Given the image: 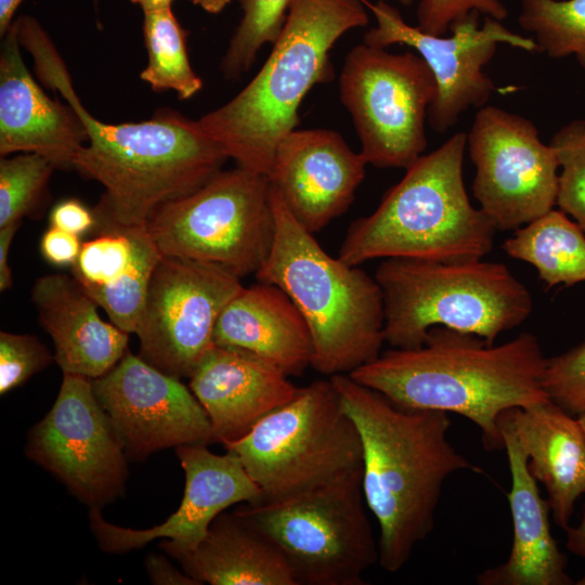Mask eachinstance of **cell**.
Returning <instances> with one entry per match:
<instances>
[{"label":"cell","instance_id":"cell-1","mask_svg":"<svg viewBox=\"0 0 585 585\" xmlns=\"http://www.w3.org/2000/svg\"><path fill=\"white\" fill-rule=\"evenodd\" d=\"M24 49L41 82L61 93L86 126L88 141L76 153L73 169L103 185L94 208L99 221L146 225L159 206L193 193L222 170L229 157L198 120L162 108L144 121L103 122L80 102L46 30L30 32Z\"/></svg>","mask_w":585,"mask_h":585},{"label":"cell","instance_id":"cell-2","mask_svg":"<svg viewBox=\"0 0 585 585\" xmlns=\"http://www.w3.org/2000/svg\"><path fill=\"white\" fill-rule=\"evenodd\" d=\"M329 378L362 442L363 493L379 526L378 563L395 573L433 531L447 478L481 469L448 441V413L400 407L348 374Z\"/></svg>","mask_w":585,"mask_h":585},{"label":"cell","instance_id":"cell-3","mask_svg":"<svg viewBox=\"0 0 585 585\" xmlns=\"http://www.w3.org/2000/svg\"><path fill=\"white\" fill-rule=\"evenodd\" d=\"M546 360L531 333L495 346L435 326L421 347L391 348L348 375L400 407L458 414L480 428L486 450H500L499 416L549 399L542 386Z\"/></svg>","mask_w":585,"mask_h":585},{"label":"cell","instance_id":"cell-4","mask_svg":"<svg viewBox=\"0 0 585 585\" xmlns=\"http://www.w3.org/2000/svg\"><path fill=\"white\" fill-rule=\"evenodd\" d=\"M367 23L360 0H290L282 34L260 70L199 125L237 166L269 178L280 141L299 123L304 96L333 78V46Z\"/></svg>","mask_w":585,"mask_h":585},{"label":"cell","instance_id":"cell-5","mask_svg":"<svg viewBox=\"0 0 585 585\" xmlns=\"http://www.w3.org/2000/svg\"><path fill=\"white\" fill-rule=\"evenodd\" d=\"M466 147L467 134L457 132L421 155L374 212L351 223L338 257L361 265L374 259L465 262L486 256L497 230L467 195Z\"/></svg>","mask_w":585,"mask_h":585},{"label":"cell","instance_id":"cell-6","mask_svg":"<svg viewBox=\"0 0 585 585\" xmlns=\"http://www.w3.org/2000/svg\"><path fill=\"white\" fill-rule=\"evenodd\" d=\"M271 200L274 240L255 276L280 287L302 314L313 342L311 366L330 377L373 362L385 343L384 297L375 276L328 255L272 185Z\"/></svg>","mask_w":585,"mask_h":585},{"label":"cell","instance_id":"cell-7","mask_svg":"<svg viewBox=\"0 0 585 585\" xmlns=\"http://www.w3.org/2000/svg\"><path fill=\"white\" fill-rule=\"evenodd\" d=\"M375 278L384 297L385 342L394 349L421 347L435 326L473 334L494 344L533 309L529 289L507 265L482 259L388 258L377 266Z\"/></svg>","mask_w":585,"mask_h":585},{"label":"cell","instance_id":"cell-8","mask_svg":"<svg viewBox=\"0 0 585 585\" xmlns=\"http://www.w3.org/2000/svg\"><path fill=\"white\" fill-rule=\"evenodd\" d=\"M362 468L299 494L233 511L283 552L297 585H364L378 563Z\"/></svg>","mask_w":585,"mask_h":585},{"label":"cell","instance_id":"cell-9","mask_svg":"<svg viewBox=\"0 0 585 585\" xmlns=\"http://www.w3.org/2000/svg\"><path fill=\"white\" fill-rule=\"evenodd\" d=\"M224 447L259 485L262 502L299 494L362 468L360 434L330 378L301 387L291 401Z\"/></svg>","mask_w":585,"mask_h":585},{"label":"cell","instance_id":"cell-10","mask_svg":"<svg viewBox=\"0 0 585 585\" xmlns=\"http://www.w3.org/2000/svg\"><path fill=\"white\" fill-rule=\"evenodd\" d=\"M162 256L219 265L239 278L266 261L275 235L271 182L237 166L162 204L146 224Z\"/></svg>","mask_w":585,"mask_h":585},{"label":"cell","instance_id":"cell-11","mask_svg":"<svg viewBox=\"0 0 585 585\" xmlns=\"http://www.w3.org/2000/svg\"><path fill=\"white\" fill-rule=\"evenodd\" d=\"M339 91L367 164L406 170L424 155L437 83L418 53L358 44L344 57Z\"/></svg>","mask_w":585,"mask_h":585},{"label":"cell","instance_id":"cell-12","mask_svg":"<svg viewBox=\"0 0 585 585\" xmlns=\"http://www.w3.org/2000/svg\"><path fill=\"white\" fill-rule=\"evenodd\" d=\"M472 193L496 230H518L554 209L559 159L535 125L496 106L478 109L467 134Z\"/></svg>","mask_w":585,"mask_h":585},{"label":"cell","instance_id":"cell-13","mask_svg":"<svg viewBox=\"0 0 585 585\" xmlns=\"http://www.w3.org/2000/svg\"><path fill=\"white\" fill-rule=\"evenodd\" d=\"M369 9L376 26L364 34L363 43L386 49L392 44L413 48L430 68L437 83V95L428 109L427 120L438 133L453 128L463 113L483 107L495 86L484 73L497 46L506 43L528 52L538 51L532 38L518 35L502 21L472 12L451 27V36L428 34L408 25L399 10L380 0H360Z\"/></svg>","mask_w":585,"mask_h":585},{"label":"cell","instance_id":"cell-14","mask_svg":"<svg viewBox=\"0 0 585 585\" xmlns=\"http://www.w3.org/2000/svg\"><path fill=\"white\" fill-rule=\"evenodd\" d=\"M243 288L238 276L219 265L162 256L135 334L139 356L165 374L190 378L213 344L221 313Z\"/></svg>","mask_w":585,"mask_h":585},{"label":"cell","instance_id":"cell-15","mask_svg":"<svg viewBox=\"0 0 585 585\" xmlns=\"http://www.w3.org/2000/svg\"><path fill=\"white\" fill-rule=\"evenodd\" d=\"M26 454L90 509L125 492L127 455L87 377L64 374L54 404L28 434Z\"/></svg>","mask_w":585,"mask_h":585},{"label":"cell","instance_id":"cell-16","mask_svg":"<svg viewBox=\"0 0 585 585\" xmlns=\"http://www.w3.org/2000/svg\"><path fill=\"white\" fill-rule=\"evenodd\" d=\"M127 457L185 444L211 443L210 420L190 388L129 350L107 374L92 379Z\"/></svg>","mask_w":585,"mask_h":585},{"label":"cell","instance_id":"cell-17","mask_svg":"<svg viewBox=\"0 0 585 585\" xmlns=\"http://www.w3.org/2000/svg\"><path fill=\"white\" fill-rule=\"evenodd\" d=\"M176 452L185 474L183 498L176 512L159 525L132 530L105 521L101 509L92 508L90 528L101 549L123 554L153 540L167 538L159 545L162 550H191L229 507L263 500L261 489L232 452L218 455L210 452L207 444L180 445Z\"/></svg>","mask_w":585,"mask_h":585},{"label":"cell","instance_id":"cell-18","mask_svg":"<svg viewBox=\"0 0 585 585\" xmlns=\"http://www.w3.org/2000/svg\"><path fill=\"white\" fill-rule=\"evenodd\" d=\"M366 165L338 132L295 129L280 141L269 180L295 219L314 234L346 212Z\"/></svg>","mask_w":585,"mask_h":585},{"label":"cell","instance_id":"cell-19","mask_svg":"<svg viewBox=\"0 0 585 585\" xmlns=\"http://www.w3.org/2000/svg\"><path fill=\"white\" fill-rule=\"evenodd\" d=\"M14 24L0 52V155L35 153L55 169H73L88 133L78 112L48 96L28 72Z\"/></svg>","mask_w":585,"mask_h":585},{"label":"cell","instance_id":"cell-20","mask_svg":"<svg viewBox=\"0 0 585 585\" xmlns=\"http://www.w3.org/2000/svg\"><path fill=\"white\" fill-rule=\"evenodd\" d=\"M274 365L246 352L212 344L190 376V389L211 425V443L245 437L299 391Z\"/></svg>","mask_w":585,"mask_h":585},{"label":"cell","instance_id":"cell-21","mask_svg":"<svg viewBox=\"0 0 585 585\" xmlns=\"http://www.w3.org/2000/svg\"><path fill=\"white\" fill-rule=\"evenodd\" d=\"M99 233L82 243L73 276L128 334H136L153 272L162 255L146 225L98 220Z\"/></svg>","mask_w":585,"mask_h":585},{"label":"cell","instance_id":"cell-22","mask_svg":"<svg viewBox=\"0 0 585 585\" xmlns=\"http://www.w3.org/2000/svg\"><path fill=\"white\" fill-rule=\"evenodd\" d=\"M31 300L64 374L96 379L127 352L130 334L101 318L99 304L74 276L55 273L39 277L31 288Z\"/></svg>","mask_w":585,"mask_h":585},{"label":"cell","instance_id":"cell-23","mask_svg":"<svg viewBox=\"0 0 585 585\" xmlns=\"http://www.w3.org/2000/svg\"><path fill=\"white\" fill-rule=\"evenodd\" d=\"M503 437L511 474L507 494L514 540L507 560L478 574L480 585H569L567 558L560 551L549 525L550 506L529 469V457L511 428L502 419Z\"/></svg>","mask_w":585,"mask_h":585},{"label":"cell","instance_id":"cell-24","mask_svg":"<svg viewBox=\"0 0 585 585\" xmlns=\"http://www.w3.org/2000/svg\"><path fill=\"white\" fill-rule=\"evenodd\" d=\"M213 343L257 356L287 376H300L313 358L309 326L280 287L260 282L244 287L225 307Z\"/></svg>","mask_w":585,"mask_h":585},{"label":"cell","instance_id":"cell-25","mask_svg":"<svg viewBox=\"0 0 585 585\" xmlns=\"http://www.w3.org/2000/svg\"><path fill=\"white\" fill-rule=\"evenodd\" d=\"M499 419L528 454L529 469L546 489L554 520L566 530L585 493V433L577 417L548 399L509 408Z\"/></svg>","mask_w":585,"mask_h":585},{"label":"cell","instance_id":"cell-26","mask_svg":"<svg viewBox=\"0 0 585 585\" xmlns=\"http://www.w3.org/2000/svg\"><path fill=\"white\" fill-rule=\"evenodd\" d=\"M199 585H297L280 548L234 512H222L191 550H166Z\"/></svg>","mask_w":585,"mask_h":585},{"label":"cell","instance_id":"cell-27","mask_svg":"<svg viewBox=\"0 0 585 585\" xmlns=\"http://www.w3.org/2000/svg\"><path fill=\"white\" fill-rule=\"evenodd\" d=\"M503 249L533 265L548 287L585 282V233L561 210L551 209L516 230Z\"/></svg>","mask_w":585,"mask_h":585},{"label":"cell","instance_id":"cell-28","mask_svg":"<svg viewBox=\"0 0 585 585\" xmlns=\"http://www.w3.org/2000/svg\"><path fill=\"white\" fill-rule=\"evenodd\" d=\"M142 30L148 61L141 79L155 92H176L181 101L194 96L203 81L191 66L186 32L171 8L144 12Z\"/></svg>","mask_w":585,"mask_h":585},{"label":"cell","instance_id":"cell-29","mask_svg":"<svg viewBox=\"0 0 585 585\" xmlns=\"http://www.w3.org/2000/svg\"><path fill=\"white\" fill-rule=\"evenodd\" d=\"M518 23L540 52L573 55L585 69V0H522Z\"/></svg>","mask_w":585,"mask_h":585},{"label":"cell","instance_id":"cell-30","mask_svg":"<svg viewBox=\"0 0 585 585\" xmlns=\"http://www.w3.org/2000/svg\"><path fill=\"white\" fill-rule=\"evenodd\" d=\"M243 17L223 55L220 69L231 80L239 79L253 65L265 43L273 44L285 26L290 0H239Z\"/></svg>","mask_w":585,"mask_h":585},{"label":"cell","instance_id":"cell-31","mask_svg":"<svg viewBox=\"0 0 585 585\" xmlns=\"http://www.w3.org/2000/svg\"><path fill=\"white\" fill-rule=\"evenodd\" d=\"M54 165L35 153L0 160V229L21 222L47 192Z\"/></svg>","mask_w":585,"mask_h":585},{"label":"cell","instance_id":"cell-32","mask_svg":"<svg viewBox=\"0 0 585 585\" xmlns=\"http://www.w3.org/2000/svg\"><path fill=\"white\" fill-rule=\"evenodd\" d=\"M549 144L555 147L561 168L556 204L585 233V120L575 119L563 126Z\"/></svg>","mask_w":585,"mask_h":585},{"label":"cell","instance_id":"cell-33","mask_svg":"<svg viewBox=\"0 0 585 585\" xmlns=\"http://www.w3.org/2000/svg\"><path fill=\"white\" fill-rule=\"evenodd\" d=\"M542 386L549 400L566 412H584L585 343L547 359Z\"/></svg>","mask_w":585,"mask_h":585},{"label":"cell","instance_id":"cell-34","mask_svg":"<svg viewBox=\"0 0 585 585\" xmlns=\"http://www.w3.org/2000/svg\"><path fill=\"white\" fill-rule=\"evenodd\" d=\"M54 360L48 348L32 335L0 333V393L23 385Z\"/></svg>","mask_w":585,"mask_h":585},{"label":"cell","instance_id":"cell-35","mask_svg":"<svg viewBox=\"0 0 585 585\" xmlns=\"http://www.w3.org/2000/svg\"><path fill=\"white\" fill-rule=\"evenodd\" d=\"M472 12L498 21L508 14L500 0H420L417 27L431 35L444 36L455 23Z\"/></svg>","mask_w":585,"mask_h":585},{"label":"cell","instance_id":"cell-36","mask_svg":"<svg viewBox=\"0 0 585 585\" xmlns=\"http://www.w3.org/2000/svg\"><path fill=\"white\" fill-rule=\"evenodd\" d=\"M81 246L80 236L50 225L41 236L39 249L50 264L67 268L76 263Z\"/></svg>","mask_w":585,"mask_h":585},{"label":"cell","instance_id":"cell-37","mask_svg":"<svg viewBox=\"0 0 585 585\" xmlns=\"http://www.w3.org/2000/svg\"><path fill=\"white\" fill-rule=\"evenodd\" d=\"M51 226L81 236L98 226L94 209L90 210L77 198L58 202L50 211Z\"/></svg>","mask_w":585,"mask_h":585},{"label":"cell","instance_id":"cell-38","mask_svg":"<svg viewBox=\"0 0 585 585\" xmlns=\"http://www.w3.org/2000/svg\"><path fill=\"white\" fill-rule=\"evenodd\" d=\"M150 580L157 585H199L185 572H180L161 555L150 554L145 560Z\"/></svg>","mask_w":585,"mask_h":585},{"label":"cell","instance_id":"cell-39","mask_svg":"<svg viewBox=\"0 0 585 585\" xmlns=\"http://www.w3.org/2000/svg\"><path fill=\"white\" fill-rule=\"evenodd\" d=\"M21 222L0 229V290L5 291L13 286L12 271L9 266V250Z\"/></svg>","mask_w":585,"mask_h":585},{"label":"cell","instance_id":"cell-40","mask_svg":"<svg viewBox=\"0 0 585 585\" xmlns=\"http://www.w3.org/2000/svg\"><path fill=\"white\" fill-rule=\"evenodd\" d=\"M566 532L568 550L585 559V514L576 526H568Z\"/></svg>","mask_w":585,"mask_h":585},{"label":"cell","instance_id":"cell-41","mask_svg":"<svg viewBox=\"0 0 585 585\" xmlns=\"http://www.w3.org/2000/svg\"><path fill=\"white\" fill-rule=\"evenodd\" d=\"M23 0H0V35L3 37L13 24V16Z\"/></svg>","mask_w":585,"mask_h":585},{"label":"cell","instance_id":"cell-42","mask_svg":"<svg viewBox=\"0 0 585 585\" xmlns=\"http://www.w3.org/2000/svg\"><path fill=\"white\" fill-rule=\"evenodd\" d=\"M132 3L139 5L143 13L171 8V3L173 0H130Z\"/></svg>","mask_w":585,"mask_h":585},{"label":"cell","instance_id":"cell-43","mask_svg":"<svg viewBox=\"0 0 585 585\" xmlns=\"http://www.w3.org/2000/svg\"><path fill=\"white\" fill-rule=\"evenodd\" d=\"M193 3L199 5L202 9L208 13H219L221 12L231 0H191Z\"/></svg>","mask_w":585,"mask_h":585},{"label":"cell","instance_id":"cell-44","mask_svg":"<svg viewBox=\"0 0 585 585\" xmlns=\"http://www.w3.org/2000/svg\"><path fill=\"white\" fill-rule=\"evenodd\" d=\"M577 419H578V421H580V424H581V426L583 428V431L585 433V411L577 415Z\"/></svg>","mask_w":585,"mask_h":585},{"label":"cell","instance_id":"cell-45","mask_svg":"<svg viewBox=\"0 0 585 585\" xmlns=\"http://www.w3.org/2000/svg\"><path fill=\"white\" fill-rule=\"evenodd\" d=\"M577 585H585V576H583L582 578H580L577 582H576Z\"/></svg>","mask_w":585,"mask_h":585},{"label":"cell","instance_id":"cell-46","mask_svg":"<svg viewBox=\"0 0 585 585\" xmlns=\"http://www.w3.org/2000/svg\"><path fill=\"white\" fill-rule=\"evenodd\" d=\"M404 5H410L412 3V0H399Z\"/></svg>","mask_w":585,"mask_h":585},{"label":"cell","instance_id":"cell-47","mask_svg":"<svg viewBox=\"0 0 585 585\" xmlns=\"http://www.w3.org/2000/svg\"><path fill=\"white\" fill-rule=\"evenodd\" d=\"M96 1V0H95Z\"/></svg>","mask_w":585,"mask_h":585}]
</instances>
